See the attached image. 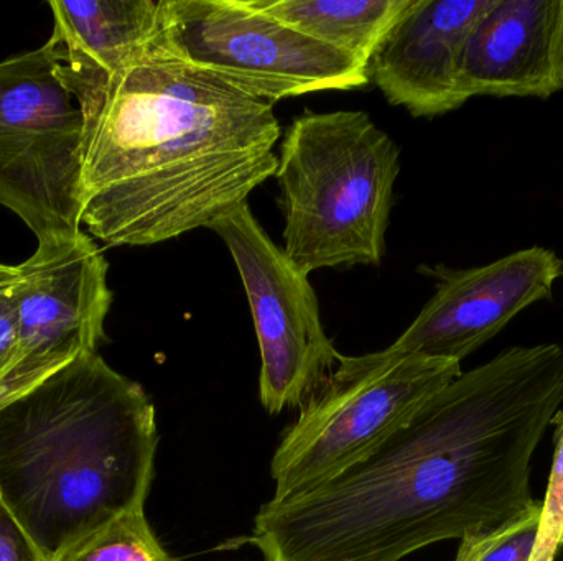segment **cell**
Masks as SVG:
<instances>
[{
    "mask_svg": "<svg viewBox=\"0 0 563 561\" xmlns=\"http://www.w3.org/2000/svg\"><path fill=\"white\" fill-rule=\"evenodd\" d=\"M563 404V348L515 346L429 399L363 460L264 504V561H400L531 506L532 458Z\"/></svg>",
    "mask_w": 563,
    "mask_h": 561,
    "instance_id": "obj_1",
    "label": "cell"
},
{
    "mask_svg": "<svg viewBox=\"0 0 563 561\" xmlns=\"http://www.w3.org/2000/svg\"><path fill=\"white\" fill-rule=\"evenodd\" d=\"M271 102L175 58L157 36L85 125L81 226L108 246H154L247 203L274 177Z\"/></svg>",
    "mask_w": 563,
    "mask_h": 561,
    "instance_id": "obj_2",
    "label": "cell"
},
{
    "mask_svg": "<svg viewBox=\"0 0 563 561\" xmlns=\"http://www.w3.org/2000/svg\"><path fill=\"white\" fill-rule=\"evenodd\" d=\"M155 407L98 352L0 408V503L46 561L132 510L154 480Z\"/></svg>",
    "mask_w": 563,
    "mask_h": 561,
    "instance_id": "obj_3",
    "label": "cell"
},
{
    "mask_svg": "<svg viewBox=\"0 0 563 561\" xmlns=\"http://www.w3.org/2000/svg\"><path fill=\"white\" fill-rule=\"evenodd\" d=\"M399 173L400 148L366 112L295 117L274 175L285 256L305 276L380 263Z\"/></svg>",
    "mask_w": 563,
    "mask_h": 561,
    "instance_id": "obj_4",
    "label": "cell"
},
{
    "mask_svg": "<svg viewBox=\"0 0 563 561\" xmlns=\"http://www.w3.org/2000/svg\"><path fill=\"white\" fill-rule=\"evenodd\" d=\"M462 362L394 351L343 356L301 405L271 464L274 501L320 486L363 460L387 435L462 374Z\"/></svg>",
    "mask_w": 563,
    "mask_h": 561,
    "instance_id": "obj_5",
    "label": "cell"
},
{
    "mask_svg": "<svg viewBox=\"0 0 563 561\" xmlns=\"http://www.w3.org/2000/svg\"><path fill=\"white\" fill-rule=\"evenodd\" d=\"M85 119L49 40L0 61V206L36 240L82 229Z\"/></svg>",
    "mask_w": 563,
    "mask_h": 561,
    "instance_id": "obj_6",
    "label": "cell"
},
{
    "mask_svg": "<svg viewBox=\"0 0 563 561\" xmlns=\"http://www.w3.org/2000/svg\"><path fill=\"white\" fill-rule=\"evenodd\" d=\"M158 40L175 58L271 104L369 82L366 61L305 35L251 0H161Z\"/></svg>",
    "mask_w": 563,
    "mask_h": 561,
    "instance_id": "obj_7",
    "label": "cell"
},
{
    "mask_svg": "<svg viewBox=\"0 0 563 561\" xmlns=\"http://www.w3.org/2000/svg\"><path fill=\"white\" fill-rule=\"evenodd\" d=\"M233 256L261 349V402L271 414L310 401L341 355L328 338L308 276L261 226L250 204L211 224Z\"/></svg>",
    "mask_w": 563,
    "mask_h": 561,
    "instance_id": "obj_8",
    "label": "cell"
},
{
    "mask_svg": "<svg viewBox=\"0 0 563 561\" xmlns=\"http://www.w3.org/2000/svg\"><path fill=\"white\" fill-rule=\"evenodd\" d=\"M426 272L435 279V293L389 348L462 362L519 313L554 299L562 259L536 246L473 269L437 266Z\"/></svg>",
    "mask_w": 563,
    "mask_h": 561,
    "instance_id": "obj_9",
    "label": "cell"
},
{
    "mask_svg": "<svg viewBox=\"0 0 563 561\" xmlns=\"http://www.w3.org/2000/svg\"><path fill=\"white\" fill-rule=\"evenodd\" d=\"M15 269L20 358L73 361L98 352L112 292L96 240L82 229L42 237Z\"/></svg>",
    "mask_w": 563,
    "mask_h": 561,
    "instance_id": "obj_10",
    "label": "cell"
},
{
    "mask_svg": "<svg viewBox=\"0 0 563 561\" xmlns=\"http://www.w3.org/2000/svg\"><path fill=\"white\" fill-rule=\"evenodd\" d=\"M493 0H412L367 61V79L413 117L465 105L463 49Z\"/></svg>",
    "mask_w": 563,
    "mask_h": 561,
    "instance_id": "obj_11",
    "label": "cell"
},
{
    "mask_svg": "<svg viewBox=\"0 0 563 561\" xmlns=\"http://www.w3.org/2000/svg\"><path fill=\"white\" fill-rule=\"evenodd\" d=\"M466 101L549 99L563 89V0H493L463 49Z\"/></svg>",
    "mask_w": 563,
    "mask_h": 561,
    "instance_id": "obj_12",
    "label": "cell"
},
{
    "mask_svg": "<svg viewBox=\"0 0 563 561\" xmlns=\"http://www.w3.org/2000/svg\"><path fill=\"white\" fill-rule=\"evenodd\" d=\"M48 7L59 79L86 125L115 76L157 36L161 0H49Z\"/></svg>",
    "mask_w": 563,
    "mask_h": 561,
    "instance_id": "obj_13",
    "label": "cell"
},
{
    "mask_svg": "<svg viewBox=\"0 0 563 561\" xmlns=\"http://www.w3.org/2000/svg\"><path fill=\"white\" fill-rule=\"evenodd\" d=\"M305 35L369 61L412 0H251Z\"/></svg>",
    "mask_w": 563,
    "mask_h": 561,
    "instance_id": "obj_14",
    "label": "cell"
},
{
    "mask_svg": "<svg viewBox=\"0 0 563 561\" xmlns=\"http://www.w3.org/2000/svg\"><path fill=\"white\" fill-rule=\"evenodd\" d=\"M49 561H177L148 526L144 509L132 510L76 540Z\"/></svg>",
    "mask_w": 563,
    "mask_h": 561,
    "instance_id": "obj_15",
    "label": "cell"
},
{
    "mask_svg": "<svg viewBox=\"0 0 563 561\" xmlns=\"http://www.w3.org/2000/svg\"><path fill=\"white\" fill-rule=\"evenodd\" d=\"M542 500L498 529L462 539L455 561H531L541 523Z\"/></svg>",
    "mask_w": 563,
    "mask_h": 561,
    "instance_id": "obj_16",
    "label": "cell"
},
{
    "mask_svg": "<svg viewBox=\"0 0 563 561\" xmlns=\"http://www.w3.org/2000/svg\"><path fill=\"white\" fill-rule=\"evenodd\" d=\"M554 460L548 491L542 500L541 523L531 561H552L563 537V411L555 414Z\"/></svg>",
    "mask_w": 563,
    "mask_h": 561,
    "instance_id": "obj_17",
    "label": "cell"
},
{
    "mask_svg": "<svg viewBox=\"0 0 563 561\" xmlns=\"http://www.w3.org/2000/svg\"><path fill=\"white\" fill-rule=\"evenodd\" d=\"M65 359L20 358L5 374L0 375V408L35 388L43 379L68 364Z\"/></svg>",
    "mask_w": 563,
    "mask_h": 561,
    "instance_id": "obj_18",
    "label": "cell"
},
{
    "mask_svg": "<svg viewBox=\"0 0 563 561\" xmlns=\"http://www.w3.org/2000/svg\"><path fill=\"white\" fill-rule=\"evenodd\" d=\"M16 282V280H15ZM0 285V375L19 361V319L13 283Z\"/></svg>",
    "mask_w": 563,
    "mask_h": 561,
    "instance_id": "obj_19",
    "label": "cell"
},
{
    "mask_svg": "<svg viewBox=\"0 0 563 561\" xmlns=\"http://www.w3.org/2000/svg\"><path fill=\"white\" fill-rule=\"evenodd\" d=\"M0 561H46L0 503Z\"/></svg>",
    "mask_w": 563,
    "mask_h": 561,
    "instance_id": "obj_20",
    "label": "cell"
},
{
    "mask_svg": "<svg viewBox=\"0 0 563 561\" xmlns=\"http://www.w3.org/2000/svg\"><path fill=\"white\" fill-rule=\"evenodd\" d=\"M16 280V269L13 266H7V263H0V285L5 283H12Z\"/></svg>",
    "mask_w": 563,
    "mask_h": 561,
    "instance_id": "obj_21",
    "label": "cell"
},
{
    "mask_svg": "<svg viewBox=\"0 0 563 561\" xmlns=\"http://www.w3.org/2000/svg\"><path fill=\"white\" fill-rule=\"evenodd\" d=\"M552 561H563V537L561 542H559L558 550H555L554 560Z\"/></svg>",
    "mask_w": 563,
    "mask_h": 561,
    "instance_id": "obj_22",
    "label": "cell"
},
{
    "mask_svg": "<svg viewBox=\"0 0 563 561\" xmlns=\"http://www.w3.org/2000/svg\"><path fill=\"white\" fill-rule=\"evenodd\" d=\"M562 277H563V259H562Z\"/></svg>",
    "mask_w": 563,
    "mask_h": 561,
    "instance_id": "obj_23",
    "label": "cell"
}]
</instances>
